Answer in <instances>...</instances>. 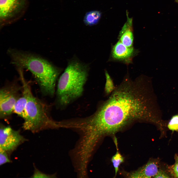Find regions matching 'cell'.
Segmentation results:
<instances>
[{
  "mask_svg": "<svg viewBox=\"0 0 178 178\" xmlns=\"http://www.w3.org/2000/svg\"><path fill=\"white\" fill-rule=\"evenodd\" d=\"M162 117L151 80L142 77L133 81L126 78L94 114L84 118V123L90 134L100 139L135 120L159 126Z\"/></svg>",
  "mask_w": 178,
  "mask_h": 178,
  "instance_id": "1",
  "label": "cell"
},
{
  "mask_svg": "<svg viewBox=\"0 0 178 178\" xmlns=\"http://www.w3.org/2000/svg\"><path fill=\"white\" fill-rule=\"evenodd\" d=\"M7 53L14 65L27 69L32 73L44 93L54 95L56 81L60 72L59 69L33 54L13 49H8Z\"/></svg>",
  "mask_w": 178,
  "mask_h": 178,
  "instance_id": "2",
  "label": "cell"
},
{
  "mask_svg": "<svg viewBox=\"0 0 178 178\" xmlns=\"http://www.w3.org/2000/svg\"><path fill=\"white\" fill-rule=\"evenodd\" d=\"M89 69L88 65L77 59L69 62L57 85V100L60 105L66 106L82 95Z\"/></svg>",
  "mask_w": 178,
  "mask_h": 178,
  "instance_id": "3",
  "label": "cell"
},
{
  "mask_svg": "<svg viewBox=\"0 0 178 178\" xmlns=\"http://www.w3.org/2000/svg\"><path fill=\"white\" fill-rule=\"evenodd\" d=\"M21 78L22 91L27 100L26 116L24 119L23 128L33 133L58 128V121L54 120L50 116L47 105L33 94L30 85L23 76Z\"/></svg>",
  "mask_w": 178,
  "mask_h": 178,
  "instance_id": "4",
  "label": "cell"
},
{
  "mask_svg": "<svg viewBox=\"0 0 178 178\" xmlns=\"http://www.w3.org/2000/svg\"><path fill=\"white\" fill-rule=\"evenodd\" d=\"M27 0H0V22L2 27L17 19L23 13Z\"/></svg>",
  "mask_w": 178,
  "mask_h": 178,
  "instance_id": "5",
  "label": "cell"
},
{
  "mask_svg": "<svg viewBox=\"0 0 178 178\" xmlns=\"http://www.w3.org/2000/svg\"><path fill=\"white\" fill-rule=\"evenodd\" d=\"M27 140L21 134L20 130H15L10 126L0 124V149L5 151L9 155Z\"/></svg>",
  "mask_w": 178,
  "mask_h": 178,
  "instance_id": "6",
  "label": "cell"
},
{
  "mask_svg": "<svg viewBox=\"0 0 178 178\" xmlns=\"http://www.w3.org/2000/svg\"><path fill=\"white\" fill-rule=\"evenodd\" d=\"M19 89L14 85L3 87L0 91V117L3 119L12 113L15 105L19 97Z\"/></svg>",
  "mask_w": 178,
  "mask_h": 178,
  "instance_id": "7",
  "label": "cell"
},
{
  "mask_svg": "<svg viewBox=\"0 0 178 178\" xmlns=\"http://www.w3.org/2000/svg\"><path fill=\"white\" fill-rule=\"evenodd\" d=\"M158 170V162L156 160H150L138 170L130 174L129 176L131 178H154Z\"/></svg>",
  "mask_w": 178,
  "mask_h": 178,
  "instance_id": "8",
  "label": "cell"
},
{
  "mask_svg": "<svg viewBox=\"0 0 178 178\" xmlns=\"http://www.w3.org/2000/svg\"><path fill=\"white\" fill-rule=\"evenodd\" d=\"M127 21L123 25L119 33V41L128 47H132L134 35L133 32V19L128 16L126 12Z\"/></svg>",
  "mask_w": 178,
  "mask_h": 178,
  "instance_id": "9",
  "label": "cell"
},
{
  "mask_svg": "<svg viewBox=\"0 0 178 178\" xmlns=\"http://www.w3.org/2000/svg\"><path fill=\"white\" fill-rule=\"evenodd\" d=\"M132 47H127L119 40L114 45L112 50V55L113 58L118 60L128 59L131 57L134 53Z\"/></svg>",
  "mask_w": 178,
  "mask_h": 178,
  "instance_id": "10",
  "label": "cell"
},
{
  "mask_svg": "<svg viewBox=\"0 0 178 178\" xmlns=\"http://www.w3.org/2000/svg\"><path fill=\"white\" fill-rule=\"evenodd\" d=\"M27 101L25 93L22 91V96H20L14 106L13 113L17 114L23 120L26 117V107Z\"/></svg>",
  "mask_w": 178,
  "mask_h": 178,
  "instance_id": "11",
  "label": "cell"
},
{
  "mask_svg": "<svg viewBox=\"0 0 178 178\" xmlns=\"http://www.w3.org/2000/svg\"><path fill=\"white\" fill-rule=\"evenodd\" d=\"M101 15V12L97 10H92L87 12L84 17V22L87 26L95 25L98 22Z\"/></svg>",
  "mask_w": 178,
  "mask_h": 178,
  "instance_id": "12",
  "label": "cell"
},
{
  "mask_svg": "<svg viewBox=\"0 0 178 178\" xmlns=\"http://www.w3.org/2000/svg\"><path fill=\"white\" fill-rule=\"evenodd\" d=\"M124 160V157L117 151L112 157L111 161L114 169L115 176L117 174L120 164Z\"/></svg>",
  "mask_w": 178,
  "mask_h": 178,
  "instance_id": "13",
  "label": "cell"
},
{
  "mask_svg": "<svg viewBox=\"0 0 178 178\" xmlns=\"http://www.w3.org/2000/svg\"><path fill=\"white\" fill-rule=\"evenodd\" d=\"M167 127L173 131H178V114L172 116L167 123Z\"/></svg>",
  "mask_w": 178,
  "mask_h": 178,
  "instance_id": "14",
  "label": "cell"
},
{
  "mask_svg": "<svg viewBox=\"0 0 178 178\" xmlns=\"http://www.w3.org/2000/svg\"><path fill=\"white\" fill-rule=\"evenodd\" d=\"M106 82L105 85V91L108 94L112 92L115 89L113 81L111 77L107 72L105 71Z\"/></svg>",
  "mask_w": 178,
  "mask_h": 178,
  "instance_id": "15",
  "label": "cell"
},
{
  "mask_svg": "<svg viewBox=\"0 0 178 178\" xmlns=\"http://www.w3.org/2000/svg\"><path fill=\"white\" fill-rule=\"evenodd\" d=\"M55 175H49L43 172L35 167H34V172L32 177L33 178H54Z\"/></svg>",
  "mask_w": 178,
  "mask_h": 178,
  "instance_id": "16",
  "label": "cell"
},
{
  "mask_svg": "<svg viewBox=\"0 0 178 178\" xmlns=\"http://www.w3.org/2000/svg\"><path fill=\"white\" fill-rule=\"evenodd\" d=\"M9 155L5 151L0 149V166L11 162Z\"/></svg>",
  "mask_w": 178,
  "mask_h": 178,
  "instance_id": "17",
  "label": "cell"
},
{
  "mask_svg": "<svg viewBox=\"0 0 178 178\" xmlns=\"http://www.w3.org/2000/svg\"><path fill=\"white\" fill-rule=\"evenodd\" d=\"M174 158L175 163L171 166V173L174 177L178 178V156L176 155L175 156Z\"/></svg>",
  "mask_w": 178,
  "mask_h": 178,
  "instance_id": "18",
  "label": "cell"
},
{
  "mask_svg": "<svg viewBox=\"0 0 178 178\" xmlns=\"http://www.w3.org/2000/svg\"><path fill=\"white\" fill-rule=\"evenodd\" d=\"M169 176L163 170L159 169L154 178H169Z\"/></svg>",
  "mask_w": 178,
  "mask_h": 178,
  "instance_id": "19",
  "label": "cell"
},
{
  "mask_svg": "<svg viewBox=\"0 0 178 178\" xmlns=\"http://www.w3.org/2000/svg\"><path fill=\"white\" fill-rule=\"evenodd\" d=\"M176 1L178 2V0H176Z\"/></svg>",
  "mask_w": 178,
  "mask_h": 178,
  "instance_id": "20",
  "label": "cell"
}]
</instances>
